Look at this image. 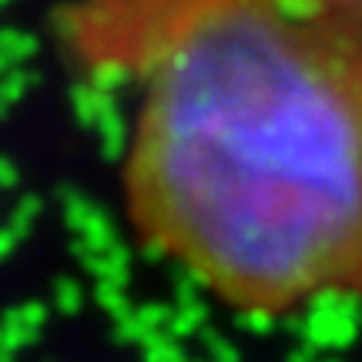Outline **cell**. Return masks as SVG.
Wrapping results in <instances>:
<instances>
[{
  "mask_svg": "<svg viewBox=\"0 0 362 362\" xmlns=\"http://www.w3.org/2000/svg\"><path fill=\"white\" fill-rule=\"evenodd\" d=\"M94 67L141 74L134 238L245 319L362 302V34L275 0H88Z\"/></svg>",
  "mask_w": 362,
  "mask_h": 362,
  "instance_id": "cell-1",
  "label": "cell"
},
{
  "mask_svg": "<svg viewBox=\"0 0 362 362\" xmlns=\"http://www.w3.org/2000/svg\"><path fill=\"white\" fill-rule=\"evenodd\" d=\"M288 11L362 34V0H275Z\"/></svg>",
  "mask_w": 362,
  "mask_h": 362,
  "instance_id": "cell-2",
  "label": "cell"
}]
</instances>
